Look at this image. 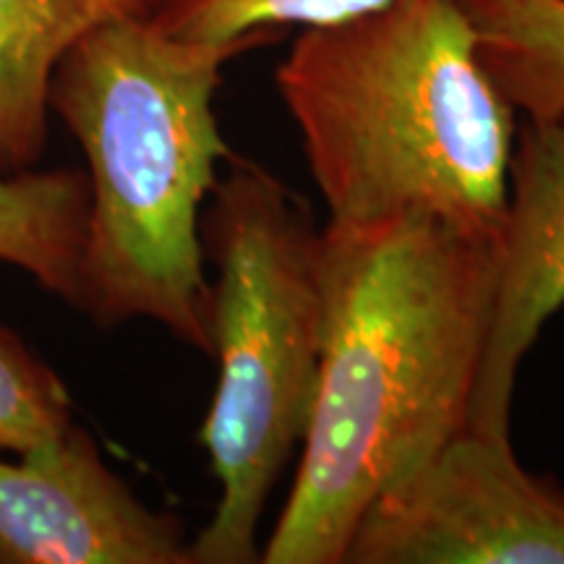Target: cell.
<instances>
[{"label":"cell","mask_w":564,"mask_h":564,"mask_svg":"<svg viewBox=\"0 0 564 564\" xmlns=\"http://www.w3.org/2000/svg\"><path fill=\"white\" fill-rule=\"evenodd\" d=\"M564 306V118L514 133L497 232V280L468 426L510 434L518 369L549 316Z\"/></svg>","instance_id":"7"},{"label":"cell","mask_w":564,"mask_h":564,"mask_svg":"<svg viewBox=\"0 0 564 564\" xmlns=\"http://www.w3.org/2000/svg\"><path fill=\"white\" fill-rule=\"evenodd\" d=\"M74 423L61 377L0 327V455H21Z\"/></svg>","instance_id":"12"},{"label":"cell","mask_w":564,"mask_h":564,"mask_svg":"<svg viewBox=\"0 0 564 564\" xmlns=\"http://www.w3.org/2000/svg\"><path fill=\"white\" fill-rule=\"evenodd\" d=\"M476 32L478 58L514 110L564 118V0H455Z\"/></svg>","instance_id":"10"},{"label":"cell","mask_w":564,"mask_h":564,"mask_svg":"<svg viewBox=\"0 0 564 564\" xmlns=\"http://www.w3.org/2000/svg\"><path fill=\"white\" fill-rule=\"evenodd\" d=\"M202 212L215 398L199 440L220 484L192 564L259 562V523L312 426L324 352L319 236L308 204L257 162L232 158Z\"/></svg>","instance_id":"4"},{"label":"cell","mask_w":564,"mask_h":564,"mask_svg":"<svg viewBox=\"0 0 564 564\" xmlns=\"http://www.w3.org/2000/svg\"><path fill=\"white\" fill-rule=\"evenodd\" d=\"M390 0H158L150 19L194 42H236L285 26H319L373 11Z\"/></svg>","instance_id":"11"},{"label":"cell","mask_w":564,"mask_h":564,"mask_svg":"<svg viewBox=\"0 0 564 564\" xmlns=\"http://www.w3.org/2000/svg\"><path fill=\"white\" fill-rule=\"evenodd\" d=\"M89 215V178L79 171L0 175V262L76 306Z\"/></svg>","instance_id":"9"},{"label":"cell","mask_w":564,"mask_h":564,"mask_svg":"<svg viewBox=\"0 0 564 564\" xmlns=\"http://www.w3.org/2000/svg\"><path fill=\"white\" fill-rule=\"evenodd\" d=\"M319 270V394L262 564H343L373 497L468 426L497 236L419 212L327 220Z\"/></svg>","instance_id":"1"},{"label":"cell","mask_w":564,"mask_h":564,"mask_svg":"<svg viewBox=\"0 0 564 564\" xmlns=\"http://www.w3.org/2000/svg\"><path fill=\"white\" fill-rule=\"evenodd\" d=\"M274 82L329 220L419 212L497 236L518 110L455 0L303 26Z\"/></svg>","instance_id":"3"},{"label":"cell","mask_w":564,"mask_h":564,"mask_svg":"<svg viewBox=\"0 0 564 564\" xmlns=\"http://www.w3.org/2000/svg\"><path fill=\"white\" fill-rule=\"evenodd\" d=\"M188 544L76 423L17 460L0 455V564H192Z\"/></svg>","instance_id":"6"},{"label":"cell","mask_w":564,"mask_h":564,"mask_svg":"<svg viewBox=\"0 0 564 564\" xmlns=\"http://www.w3.org/2000/svg\"><path fill=\"white\" fill-rule=\"evenodd\" d=\"M158 0H0V175L32 171L47 144L51 79L84 34Z\"/></svg>","instance_id":"8"},{"label":"cell","mask_w":564,"mask_h":564,"mask_svg":"<svg viewBox=\"0 0 564 564\" xmlns=\"http://www.w3.org/2000/svg\"><path fill=\"white\" fill-rule=\"evenodd\" d=\"M343 564H564V491L465 426L373 497Z\"/></svg>","instance_id":"5"},{"label":"cell","mask_w":564,"mask_h":564,"mask_svg":"<svg viewBox=\"0 0 564 564\" xmlns=\"http://www.w3.org/2000/svg\"><path fill=\"white\" fill-rule=\"evenodd\" d=\"M278 40L194 42L123 17L84 34L55 66L47 102L89 162L76 308L100 327L152 319L209 356L202 204L217 165L236 158L215 95L225 63Z\"/></svg>","instance_id":"2"}]
</instances>
